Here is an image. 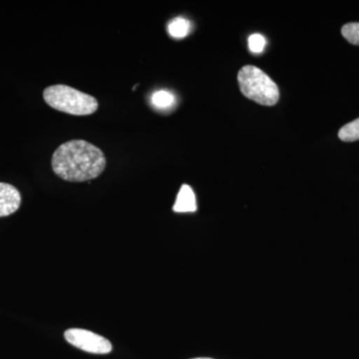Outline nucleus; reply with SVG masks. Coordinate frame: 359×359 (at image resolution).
I'll list each match as a JSON object with an SVG mask.
<instances>
[{"label":"nucleus","mask_w":359,"mask_h":359,"mask_svg":"<svg viewBox=\"0 0 359 359\" xmlns=\"http://www.w3.org/2000/svg\"><path fill=\"white\" fill-rule=\"evenodd\" d=\"M52 170L67 182L90 181L103 173L106 158L103 151L85 140H70L59 146L51 160Z\"/></svg>","instance_id":"1"},{"label":"nucleus","mask_w":359,"mask_h":359,"mask_svg":"<svg viewBox=\"0 0 359 359\" xmlns=\"http://www.w3.org/2000/svg\"><path fill=\"white\" fill-rule=\"evenodd\" d=\"M43 98L53 109L74 116L93 114L99 107L95 97L65 84L47 87L43 91Z\"/></svg>","instance_id":"2"},{"label":"nucleus","mask_w":359,"mask_h":359,"mask_svg":"<svg viewBox=\"0 0 359 359\" xmlns=\"http://www.w3.org/2000/svg\"><path fill=\"white\" fill-rule=\"evenodd\" d=\"M238 87L248 99L264 106H273L280 99L278 85L263 70L245 65L238 73Z\"/></svg>","instance_id":"3"},{"label":"nucleus","mask_w":359,"mask_h":359,"mask_svg":"<svg viewBox=\"0 0 359 359\" xmlns=\"http://www.w3.org/2000/svg\"><path fill=\"white\" fill-rule=\"evenodd\" d=\"M65 337L71 346L77 347L86 353L108 354L112 351V344L109 340L89 330L71 328L66 330Z\"/></svg>","instance_id":"4"},{"label":"nucleus","mask_w":359,"mask_h":359,"mask_svg":"<svg viewBox=\"0 0 359 359\" xmlns=\"http://www.w3.org/2000/svg\"><path fill=\"white\" fill-rule=\"evenodd\" d=\"M21 195L20 191L7 183H0V218L11 216L20 209Z\"/></svg>","instance_id":"5"},{"label":"nucleus","mask_w":359,"mask_h":359,"mask_svg":"<svg viewBox=\"0 0 359 359\" xmlns=\"http://www.w3.org/2000/svg\"><path fill=\"white\" fill-rule=\"evenodd\" d=\"M173 210L176 212H193L197 211L195 193H194L193 189L190 186L183 185L181 187Z\"/></svg>","instance_id":"6"},{"label":"nucleus","mask_w":359,"mask_h":359,"mask_svg":"<svg viewBox=\"0 0 359 359\" xmlns=\"http://www.w3.org/2000/svg\"><path fill=\"white\" fill-rule=\"evenodd\" d=\"M168 32L174 39H184L191 32L190 21L183 18H175L168 25Z\"/></svg>","instance_id":"7"},{"label":"nucleus","mask_w":359,"mask_h":359,"mask_svg":"<svg viewBox=\"0 0 359 359\" xmlns=\"http://www.w3.org/2000/svg\"><path fill=\"white\" fill-rule=\"evenodd\" d=\"M151 102L156 108L159 109H168L172 107L175 104V96L169 91H157L155 92L151 98Z\"/></svg>","instance_id":"8"},{"label":"nucleus","mask_w":359,"mask_h":359,"mask_svg":"<svg viewBox=\"0 0 359 359\" xmlns=\"http://www.w3.org/2000/svg\"><path fill=\"white\" fill-rule=\"evenodd\" d=\"M339 137L344 142H354L359 140V118L354 121L344 125L339 130Z\"/></svg>","instance_id":"9"},{"label":"nucleus","mask_w":359,"mask_h":359,"mask_svg":"<svg viewBox=\"0 0 359 359\" xmlns=\"http://www.w3.org/2000/svg\"><path fill=\"white\" fill-rule=\"evenodd\" d=\"M341 34L349 43L359 46V22L347 23L342 26Z\"/></svg>","instance_id":"10"},{"label":"nucleus","mask_w":359,"mask_h":359,"mask_svg":"<svg viewBox=\"0 0 359 359\" xmlns=\"http://www.w3.org/2000/svg\"><path fill=\"white\" fill-rule=\"evenodd\" d=\"M248 42H249V49L252 53H262L266 48V40L264 35L259 34V33L250 35Z\"/></svg>","instance_id":"11"},{"label":"nucleus","mask_w":359,"mask_h":359,"mask_svg":"<svg viewBox=\"0 0 359 359\" xmlns=\"http://www.w3.org/2000/svg\"><path fill=\"white\" fill-rule=\"evenodd\" d=\"M193 359H212L209 358H193Z\"/></svg>","instance_id":"12"}]
</instances>
